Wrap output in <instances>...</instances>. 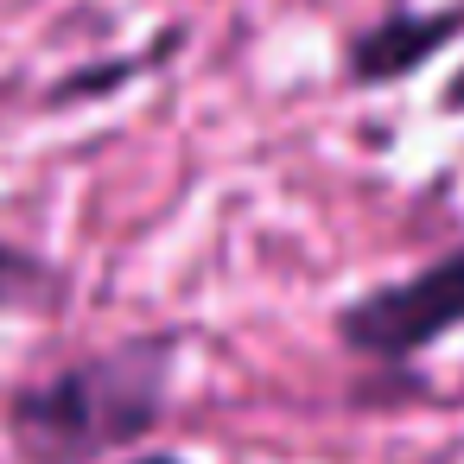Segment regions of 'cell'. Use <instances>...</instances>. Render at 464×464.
<instances>
[{
    "instance_id": "6da1fadb",
    "label": "cell",
    "mask_w": 464,
    "mask_h": 464,
    "mask_svg": "<svg viewBox=\"0 0 464 464\" xmlns=\"http://www.w3.org/2000/svg\"><path fill=\"white\" fill-rule=\"evenodd\" d=\"M172 362L179 337H128L102 356L64 362L7 401V439L26 464H102L160 426Z\"/></svg>"
},
{
    "instance_id": "7a4b0ae2",
    "label": "cell",
    "mask_w": 464,
    "mask_h": 464,
    "mask_svg": "<svg viewBox=\"0 0 464 464\" xmlns=\"http://www.w3.org/2000/svg\"><path fill=\"white\" fill-rule=\"evenodd\" d=\"M451 331H464V242L407 280L356 293L337 312V343L369 362H407Z\"/></svg>"
},
{
    "instance_id": "3957f363",
    "label": "cell",
    "mask_w": 464,
    "mask_h": 464,
    "mask_svg": "<svg viewBox=\"0 0 464 464\" xmlns=\"http://www.w3.org/2000/svg\"><path fill=\"white\" fill-rule=\"evenodd\" d=\"M458 33H464V7H445V14H388V20H375L369 33L350 39V77L369 83V90L401 83L407 71H420L426 58H439Z\"/></svg>"
},
{
    "instance_id": "277c9868",
    "label": "cell",
    "mask_w": 464,
    "mask_h": 464,
    "mask_svg": "<svg viewBox=\"0 0 464 464\" xmlns=\"http://www.w3.org/2000/svg\"><path fill=\"white\" fill-rule=\"evenodd\" d=\"M58 299H64V280L39 255L0 242V312H52Z\"/></svg>"
},
{
    "instance_id": "5b68a950",
    "label": "cell",
    "mask_w": 464,
    "mask_h": 464,
    "mask_svg": "<svg viewBox=\"0 0 464 464\" xmlns=\"http://www.w3.org/2000/svg\"><path fill=\"white\" fill-rule=\"evenodd\" d=\"M439 102H445V115H464V71L445 83V96H439Z\"/></svg>"
},
{
    "instance_id": "8992f818",
    "label": "cell",
    "mask_w": 464,
    "mask_h": 464,
    "mask_svg": "<svg viewBox=\"0 0 464 464\" xmlns=\"http://www.w3.org/2000/svg\"><path fill=\"white\" fill-rule=\"evenodd\" d=\"M128 464H185L179 451H147V458H128Z\"/></svg>"
}]
</instances>
